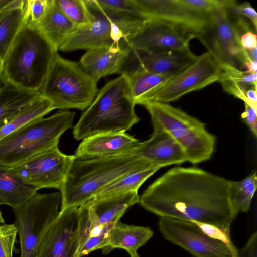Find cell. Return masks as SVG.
I'll list each match as a JSON object with an SVG mask.
<instances>
[{
    "instance_id": "6da1fadb",
    "label": "cell",
    "mask_w": 257,
    "mask_h": 257,
    "mask_svg": "<svg viewBox=\"0 0 257 257\" xmlns=\"http://www.w3.org/2000/svg\"><path fill=\"white\" fill-rule=\"evenodd\" d=\"M230 182L200 168L175 167L148 186L139 203L160 217L207 224L230 234L237 216L230 201Z\"/></svg>"
},
{
    "instance_id": "7a4b0ae2",
    "label": "cell",
    "mask_w": 257,
    "mask_h": 257,
    "mask_svg": "<svg viewBox=\"0 0 257 257\" xmlns=\"http://www.w3.org/2000/svg\"><path fill=\"white\" fill-rule=\"evenodd\" d=\"M151 166L155 165L135 154L108 158L75 155L60 189V210L79 207L121 176Z\"/></svg>"
},
{
    "instance_id": "3957f363",
    "label": "cell",
    "mask_w": 257,
    "mask_h": 257,
    "mask_svg": "<svg viewBox=\"0 0 257 257\" xmlns=\"http://www.w3.org/2000/svg\"><path fill=\"white\" fill-rule=\"evenodd\" d=\"M126 76L120 75L107 82L73 127L79 141L106 133H125L140 121Z\"/></svg>"
},
{
    "instance_id": "277c9868",
    "label": "cell",
    "mask_w": 257,
    "mask_h": 257,
    "mask_svg": "<svg viewBox=\"0 0 257 257\" xmlns=\"http://www.w3.org/2000/svg\"><path fill=\"white\" fill-rule=\"evenodd\" d=\"M58 52L33 25L23 22L3 61L6 82L39 92Z\"/></svg>"
},
{
    "instance_id": "5b68a950",
    "label": "cell",
    "mask_w": 257,
    "mask_h": 257,
    "mask_svg": "<svg viewBox=\"0 0 257 257\" xmlns=\"http://www.w3.org/2000/svg\"><path fill=\"white\" fill-rule=\"evenodd\" d=\"M75 112L59 110L33 120L0 140V164L11 167L58 146L60 136L73 127Z\"/></svg>"
},
{
    "instance_id": "8992f818",
    "label": "cell",
    "mask_w": 257,
    "mask_h": 257,
    "mask_svg": "<svg viewBox=\"0 0 257 257\" xmlns=\"http://www.w3.org/2000/svg\"><path fill=\"white\" fill-rule=\"evenodd\" d=\"M91 14L90 24L77 27L59 50L69 52L127 44L145 19L100 6L96 0H85Z\"/></svg>"
},
{
    "instance_id": "52a82bcc",
    "label": "cell",
    "mask_w": 257,
    "mask_h": 257,
    "mask_svg": "<svg viewBox=\"0 0 257 257\" xmlns=\"http://www.w3.org/2000/svg\"><path fill=\"white\" fill-rule=\"evenodd\" d=\"M144 106L154 130L169 134L181 147L187 161L195 164L211 158L216 138L207 131L204 123L168 103L152 102Z\"/></svg>"
},
{
    "instance_id": "ba28073f",
    "label": "cell",
    "mask_w": 257,
    "mask_h": 257,
    "mask_svg": "<svg viewBox=\"0 0 257 257\" xmlns=\"http://www.w3.org/2000/svg\"><path fill=\"white\" fill-rule=\"evenodd\" d=\"M97 82L78 62L62 57L57 52L39 94L50 100L54 109H87L97 95Z\"/></svg>"
},
{
    "instance_id": "9c48e42d",
    "label": "cell",
    "mask_w": 257,
    "mask_h": 257,
    "mask_svg": "<svg viewBox=\"0 0 257 257\" xmlns=\"http://www.w3.org/2000/svg\"><path fill=\"white\" fill-rule=\"evenodd\" d=\"M242 34L229 9L223 8L209 15L206 26L196 38L223 72L233 73L243 71L244 63L251 60L241 46Z\"/></svg>"
},
{
    "instance_id": "30bf717a",
    "label": "cell",
    "mask_w": 257,
    "mask_h": 257,
    "mask_svg": "<svg viewBox=\"0 0 257 257\" xmlns=\"http://www.w3.org/2000/svg\"><path fill=\"white\" fill-rule=\"evenodd\" d=\"M61 204L60 192H36L12 208L19 235L20 257H36L43 235L59 214Z\"/></svg>"
},
{
    "instance_id": "8fae6325",
    "label": "cell",
    "mask_w": 257,
    "mask_h": 257,
    "mask_svg": "<svg viewBox=\"0 0 257 257\" xmlns=\"http://www.w3.org/2000/svg\"><path fill=\"white\" fill-rule=\"evenodd\" d=\"M223 73L210 55L204 53L184 70L148 94L138 104L144 106L152 102L175 101L188 93L219 82Z\"/></svg>"
},
{
    "instance_id": "7c38bea8",
    "label": "cell",
    "mask_w": 257,
    "mask_h": 257,
    "mask_svg": "<svg viewBox=\"0 0 257 257\" xmlns=\"http://www.w3.org/2000/svg\"><path fill=\"white\" fill-rule=\"evenodd\" d=\"M74 156L62 153L56 146L9 169L23 184L37 191L45 188L60 189Z\"/></svg>"
},
{
    "instance_id": "4fadbf2b",
    "label": "cell",
    "mask_w": 257,
    "mask_h": 257,
    "mask_svg": "<svg viewBox=\"0 0 257 257\" xmlns=\"http://www.w3.org/2000/svg\"><path fill=\"white\" fill-rule=\"evenodd\" d=\"M159 228L166 240L194 257H234L226 243L209 235L194 222L162 217Z\"/></svg>"
},
{
    "instance_id": "5bb4252c",
    "label": "cell",
    "mask_w": 257,
    "mask_h": 257,
    "mask_svg": "<svg viewBox=\"0 0 257 257\" xmlns=\"http://www.w3.org/2000/svg\"><path fill=\"white\" fill-rule=\"evenodd\" d=\"M80 249L78 207L60 210L43 235L36 257H77Z\"/></svg>"
},
{
    "instance_id": "9a60e30c",
    "label": "cell",
    "mask_w": 257,
    "mask_h": 257,
    "mask_svg": "<svg viewBox=\"0 0 257 257\" xmlns=\"http://www.w3.org/2000/svg\"><path fill=\"white\" fill-rule=\"evenodd\" d=\"M140 16L161 22L196 37L206 26L208 16L196 13L182 0H134Z\"/></svg>"
},
{
    "instance_id": "2e32d148",
    "label": "cell",
    "mask_w": 257,
    "mask_h": 257,
    "mask_svg": "<svg viewBox=\"0 0 257 257\" xmlns=\"http://www.w3.org/2000/svg\"><path fill=\"white\" fill-rule=\"evenodd\" d=\"M195 37L161 22L145 20L127 42L132 49L148 51H188Z\"/></svg>"
},
{
    "instance_id": "e0dca14e",
    "label": "cell",
    "mask_w": 257,
    "mask_h": 257,
    "mask_svg": "<svg viewBox=\"0 0 257 257\" xmlns=\"http://www.w3.org/2000/svg\"><path fill=\"white\" fill-rule=\"evenodd\" d=\"M130 49L128 58L121 74L138 68L152 73L173 76L192 64L197 57L190 50L148 52Z\"/></svg>"
},
{
    "instance_id": "ac0fdd59",
    "label": "cell",
    "mask_w": 257,
    "mask_h": 257,
    "mask_svg": "<svg viewBox=\"0 0 257 257\" xmlns=\"http://www.w3.org/2000/svg\"><path fill=\"white\" fill-rule=\"evenodd\" d=\"M141 142L125 133L97 134L82 140L75 155L82 157H114L134 155Z\"/></svg>"
},
{
    "instance_id": "d6986e66",
    "label": "cell",
    "mask_w": 257,
    "mask_h": 257,
    "mask_svg": "<svg viewBox=\"0 0 257 257\" xmlns=\"http://www.w3.org/2000/svg\"><path fill=\"white\" fill-rule=\"evenodd\" d=\"M130 51L127 45L88 50L78 62L84 71L98 82L108 75L120 74Z\"/></svg>"
},
{
    "instance_id": "ffe728a7",
    "label": "cell",
    "mask_w": 257,
    "mask_h": 257,
    "mask_svg": "<svg viewBox=\"0 0 257 257\" xmlns=\"http://www.w3.org/2000/svg\"><path fill=\"white\" fill-rule=\"evenodd\" d=\"M135 154L160 168L187 161L181 147L163 130H154L148 140L141 142Z\"/></svg>"
},
{
    "instance_id": "44dd1931",
    "label": "cell",
    "mask_w": 257,
    "mask_h": 257,
    "mask_svg": "<svg viewBox=\"0 0 257 257\" xmlns=\"http://www.w3.org/2000/svg\"><path fill=\"white\" fill-rule=\"evenodd\" d=\"M35 26L57 51L77 28L60 10L55 0H50L46 12Z\"/></svg>"
},
{
    "instance_id": "7402d4cb",
    "label": "cell",
    "mask_w": 257,
    "mask_h": 257,
    "mask_svg": "<svg viewBox=\"0 0 257 257\" xmlns=\"http://www.w3.org/2000/svg\"><path fill=\"white\" fill-rule=\"evenodd\" d=\"M153 231L146 226L128 225L118 221L110 231L104 253L112 249L121 248L131 255L137 253V250L145 245L153 236Z\"/></svg>"
},
{
    "instance_id": "603a6c76",
    "label": "cell",
    "mask_w": 257,
    "mask_h": 257,
    "mask_svg": "<svg viewBox=\"0 0 257 257\" xmlns=\"http://www.w3.org/2000/svg\"><path fill=\"white\" fill-rule=\"evenodd\" d=\"M138 192L132 191L89 201L98 225L102 227L119 220L127 209L139 203Z\"/></svg>"
},
{
    "instance_id": "cb8c5ba5",
    "label": "cell",
    "mask_w": 257,
    "mask_h": 257,
    "mask_svg": "<svg viewBox=\"0 0 257 257\" xmlns=\"http://www.w3.org/2000/svg\"><path fill=\"white\" fill-rule=\"evenodd\" d=\"M40 96L6 82L0 90V128Z\"/></svg>"
},
{
    "instance_id": "d4e9b609",
    "label": "cell",
    "mask_w": 257,
    "mask_h": 257,
    "mask_svg": "<svg viewBox=\"0 0 257 257\" xmlns=\"http://www.w3.org/2000/svg\"><path fill=\"white\" fill-rule=\"evenodd\" d=\"M17 5L12 0L0 10V60L2 62L24 22L25 5Z\"/></svg>"
},
{
    "instance_id": "484cf974",
    "label": "cell",
    "mask_w": 257,
    "mask_h": 257,
    "mask_svg": "<svg viewBox=\"0 0 257 257\" xmlns=\"http://www.w3.org/2000/svg\"><path fill=\"white\" fill-rule=\"evenodd\" d=\"M37 190L23 184L9 167L0 164V205L16 208L34 195Z\"/></svg>"
},
{
    "instance_id": "4316f807",
    "label": "cell",
    "mask_w": 257,
    "mask_h": 257,
    "mask_svg": "<svg viewBox=\"0 0 257 257\" xmlns=\"http://www.w3.org/2000/svg\"><path fill=\"white\" fill-rule=\"evenodd\" d=\"M121 74L127 77L135 104H138L148 94L172 77L152 73L138 68L126 70Z\"/></svg>"
},
{
    "instance_id": "83f0119b",
    "label": "cell",
    "mask_w": 257,
    "mask_h": 257,
    "mask_svg": "<svg viewBox=\"0 0 257 257\" xmlns=\"http://www.w3.org/2000/svg\"><path fill=\"white\" fill-rule=\"evenodd\" d=\"M160 169L158 167L151 166L128 173L107 186L94 198L132 191L138 192L142 184Z\"/></svg>"
},
{
    "instance_id": "f1b7e54d",
    "label": "cell",
    "mask_w": 257,
    "mask_h": 257,
    "mask_svg": "<svg viewBox=\"0 0 257 257\" xmlns=\"http://www.w3.org/2000/svg\"><path fill=\"white\" fill-rule=\"evenodd\" d=\"M52 103L40 96L24 108L11 121L0 128V140L23 125L44 115L54 110Z\"/></svg>"
},
{
    "instance_id": "f546056e",
    "label": "cell",
    "mask_w": 257,
    "mask_h": 257,
    "mask_svg": "<svg viewBox=\"0 0 257 257\" xmlns=\"http://www.w3.org/2000/svg\"><path fill=\"white\" fill-rule=\"evenodd\" d=\"M257 187L256 172L254 171L245 178L237 181H230L229 198L233 209L237 215L249 209Z\"/></svg>"
},
{
    "instance_id": "4dcf8cb0",
    "label": "cell",
    "mask_w": 257,
    "mask_h": 257,
    "mask_svg": "<svg viewBox=\"0 0 257 257\" xmlns=\"http://www.w3.org/2000/svg\"><path fill=\"white\" fill-rule=\"evenodd\" d=\"M226 92L246 103V92L251 88H257V73L245 71L224 73L219 81Z\"/></svg>"
},
{
    "instance_id": "1f68e13d",
    "label": "cell",
    "mask_w": 257,
    "mask_h": 257,
    "mask_svg": "<svg viewBox=\"0 0 257 257\" xmlns=\"http://www.w3.org/2000/svg\"><path fill=\"white\" fill-rule=\"evenodd\" d=\"M64 14L77 27L90 24L91 14L85 0H55Z\"/></svg>"
},
{
    "instance_id": "d6a6232c",
    "label": "cell",
    "mask_w": 257,
    "mask_h": 257,
    "mask_svg": "<svg viewBox=\"0 0 257 257\" xmlns=\"http://www.w3.org/2000/svg\"><path fill=\"white\" fill-rule=\"evenodd\" d=\"M78 216L80 249L87 239L98 232L102 227L98 225L89 201L78 207Z\"/></svg>"
},
{
    "instance_id": "836d02e7",
    "label": "cell",
    "mask_w": 257,
    "mask_h": 257,
    "mask_svg": "<svg viewBox=\"0 0 257 257\" xmlns=\"http://www.w3.org/2000/svg\"><path fill=\"white\" fill-rule=\"evenodd\" d=\"M183 4L192 11L208 16L220 9H229L237 2L235 0H182Z\"/></svg>"
},
{
    "instance_id": "e575fe53",
    "label": "cell",
    "mask_w": 257,
    "mask_h": 257,
    "mask_svg": "<svg viewBox=\"0 0 257 257\" xmlns=\"http://www.w3.org/2000/svg\"><path fill=\"white\" fill-rule=\"evenodd\" d=\"M116 222L102 226L98 232L89 237L80 249L77 257H83L97 249H103L106 247L110 231Z\"/></svg>"
},
{
    "instance_id": "d590c367",
    "label": "cell",
    "mask_w": 257,
    "mask_h": 257,
    "mask_svg": "<svg viewBox=\"0 0 257 257\" xmlns=\"http://www.w3.org/2000/svg\"><path fill=\"white\" fill-rule=\"evenodd\" d=\"M18 230L15 223L0 224V257H12Z\"/></svg>"
},
{
    "instance_id": "8d00e7d4",
    "label": "cell",
    "mask_w": 257,
    "mask_h": 257,
    "mask_svg": "<svg viewBox=\"0 0 257 257\" xmlns=\"http://www.w3.org/2000/svg\"><path fill=\"white\" fill-rule=\"evenodd\" d=\"M50 0H26L24 22L35 26L42 18Z\"/></svg>"
},
{
    "instance_id": "74e56055",
    "label": "cell",
    "mask_w": 257,
    "mask_h": 257,
    "mask_svg": "<svg viewBox=\"0 0 257 257\" xmlns=\"http://www.w3.org/2000/svg\"><path fill=\"white\" fill-rule=\"evenodd\" d=\"M96 1L103 8L141 17L134 0H96Z\"/></svg>"
},
{
    "instance_id": "f35d334b",
    "label": "cell",
    "mask_w": 257,
    "mask_h": 257,
    "mask_svg": "<svg viewBox=\"0 0 257 257\" xmlns=\"http://www.w3.org/2000/svg\"><path fill=\"white\" fill-rule=\"evenodd\" d=\"M234 15L245 17L250 21L255 32L257 28V14L254 9L248 2L237 3L229 9Z\"/></svg>"
},
{
    "instance_id": "ab89813d",
    "label": "cell",
    "mask_w": 257,
    "mask_h": 257,
    "mask_svg": "<svg viewBox=\"0 0 257 257\" xmlns=\"http://www.w3.org/2000/svg\"><path fill=\"white\" fill-rule=\"evenodd\" d=\"M245 110L241 118L248 126L253 135L257 136V107L244 103Z\"/></svg>"
},
{
    "instance_id": "60d3db41",
    "label": "cell",
    "mask_w": 257,
    "mask_h": 257,
    "mask_svg": "<svg viewBox=\"0 0 257 257\" xmlns=\"http://www.w3.org/2000/svg\"><path fill=\"white\" fill-rule=\"evenodd\" d=\"M236 257H257V232L250 236L245 245L237 249Z\"/></svg>"
},
{
    "instance_id": "b9f144b4",
    "label": "cell",
    "mask_w": 257,
    "mask_h": 257,
    "mask_svg": "<svg viewBox=\"0 0 257 257\" xmlns=\"http://www.w3.org/2000/svg\"><path fill=\"white\" fill-rule=\"evenodd\" d=\"M240 43L245 50H249L257 47V36L253 31L246 32L240 36Z\"/></svg>"
},
{
    "instance_id": "7bdbcfd3",
    "label": "cell",
    "mask_w": 257,
    "mask_h": 257,
    "mask_svg": "<svg viewBox=\"0 0 257 257\" xmlns=\"http://www.w3.org/2000/svg\"><path fill=\"white\" fill-rule=\"evenodd\" d=\"M257 88H251L246 92V98L247 102L254 106L257 107Z\"/></svg>"
},
{
    "instance_id": "ee69618b",
    "label": "cell",
    "mask_w": 257,
    "mask_h": 257,
    "mask_svg": "<svg viewBox=\"0 0 257 257\" xmlns=\"http://www.w3.org/2000/svg\"><path fill=\"white\" fill-rule=\"evenodd\" d=\"M257 62L253 60L246 61L243 66V71L250 73H256Z\"/></svg>"
},
{
    "instance_id": "f6af8a7d",
    "label": "cell",
    "mask_w": 257,
    "mask_h": 257,
    "mask_svg": "<svg viewBox=\"0 0 257 257\" xmlns=\"http://www.w3.org/2000/svg\"><path fill=\"white\" fill-rule=\"evenodd\" d=\"M250 58L254 61L257 60V47L249 50H246Z\"/></svg>"
},
{
    "instance_id": "bcb514c9",
    "label": "cell",
    "mask_w": 257,
    "mask_h": 257,
    "mask_svg": "<svg viewBox=\"0 0 257 257\" xmlns=\"http://www.w3.org/2000/svg\"><path fill=\"white\" fill-rule=\"evenodd\" d=\"M12 0H0V10L8 5Z\"/></svg>"
},
{
    "instance_id": "7dc6e473",
    "label": "cell",
    "mask_w": 257,
    "mask_h": 257,
    "mask_svg": "<svg viewBox=\"0 0 257 257\" xmlns=\"http://www.w3.org/2000/svg\"><path fill=\"white\" fill-rule=\"evenodd\" d=\"M6 83V81L5 80L2 73H0V90L2 88V87L3 86V85Z\"/></svg>"
},
{
    "instance_id": "c3c4849f",
    "label": "cell",
    "mask_w": 257,
    "mask_h": 257,
    "mask_svg": "<svg viewBox=\"0 0 257 257\" xmlns=\"http://www.w3.org/2000/svg\"><path fill=\"white\" fill-rule=\"evenodd\" d=\"M3 67V62L0 60V73H2Z\"/></svg>"
},
{
    "instance_id": "681fc988",
    "label": "cell",
    "mask_w": 257,
    "mask_h": 257,
    "mask_svg": "<svg viewBox=\"0 0 257 257\" xmlns=\"http://www.w3.org/2000/svg\"><path fill=\"white\" fill-rule=\"evenodd\" d=\"M131 257H140L137 253H134L130 255Z\"/></svg>"
}]
</instances>
